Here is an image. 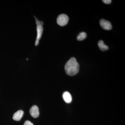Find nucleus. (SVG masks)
I'll return each instance as SVG.
<instances>
[{
  "label": "nucleus",
  "mask_w": 125,
  "mask_h": 125,
  "mask_svg": "<svg viewBox=\"0 0 125 125\" xmlns=\"http://www.w3.org/2000/svg\"><path fill=\"white\" fill-rule=\"evenodd\" d=\"M79 64L76 58L72 57L67 62L65 65V71L67 75L74 76L79 72Z\"/></svg>",
  "instance_id": "nucleus-1"
},
{
  "label": "nucleus",
  "mask_w": 125,
  "mask_h": 125,
  "mask_svg": "<svg viewBox=\"0 0 125 125\" xmlns=\"http://www.w3.org/2000/svg\"><path fill=\"white\" fill-rule=\"evenodd\" d=\"M36 20V24H37V37L35 42V45L38 46L39 43V40L42 37L43 31V27H42L43 24V22L42 21H39L37 18L34 16Z\"/></svg>",
  "instance_id": "nucleus-2"
},
{
  "label": "nucleus",
  "mask_w": 125,
  "mask_h": 125,
  "mask_svg": "<svg viewBox=\"0 0 125 125\" xmlns=\"http://www.w3.org/2000/svg\"><path fill=\"white\" fill-rule=\"evenodd\" d=\"M69 21V17L65 14L60 15L57 19V24L62 27L66 25L68 23Z\"/></svg>",
  "instance_id": "nucleus-3"
},
{
  "label": "nucleus",
  "mask_w": 125,
  "mask_h": 125,
  "mask_svg": "<svg viewBox=\"0 0 125 125\" xmlns=\"http://www.w3.org/2000/svg\"><path fill=\"white\" fill-rule=\"evenodd\" d=\"M100 25L103 29L106 30H110L112 29L111 23L108 21L102 19L100 21Z\"/></svg>",
  "instance_id": "nucleus-4"
},
{
  "label": "nucleus",
  "mask_w": 125,
  "mask_h": 125,
  "mask_svg": "<svg viewBox=\"0 0 125 125\" xmlns=\"http://www.w3.org/2000/svg\"><path fill=\"white\" fill-rule=\"evenodd\" d=\"M30 113L31 116L34 118L38 117L39 115V109L38 107L36 105H33L30 108Z\"/></svg>",
  "instance_id": "nucleus-5"
},
{
  "label": "nucleus",
  "mask_w": 125,
  "mask_h": 125,
  "mask_svg": "<svg viewBox=\"0 0 125 125\" xmlns=\"http://www.w3.org/2000/svg\"><path fill=\"white\" fill-rule=\"evenodd\" d=\"M24 114V112L22 110H20L16 112L13 116V119L16 121H19L21 120Z\"/></svg>",
  "instance_id": "nucleus-6"
},
{
  "label": "nucleus",
  "mask_w": 125,
  "mask_h": 125,
  "mask_svg": "<svg viewBox=\"0 0 125 125\" xmlns=\"http://www.w3.org/2000/svg\"><path fill=\"white\" fill-rule=\"evenodd\" d=\"M62 97L65 102L67 103H70L71 102L72 100V98L71 94L69 92H65L62 94Z\"/></svg>",
  "instance_id": "nucleus-7"
},
{
  "label": "nucleus",
  "mask_w": 125,
  "mask_h": 125,
  "mask_svg": "<svg viewBox=\"0 0 125 125\" xmlns=\"http://www.w3.org/2000/svg\"><path fill=\"white\" fill-rule=\"evenodd\" d=\"M99 48L101 51L103 52L107 51L109 49V47L105 45L103 41L102 40H99L98 43Z\"/></svg>",
  "instance_id": "nucleus-8"
},
{
  "label": "nucleus",
  "mask_w": 125,
  "mask_h": 125,
  "mask_svg": "<svg viewBox=\"0 0 125 125\" xmlns=\"http://www.w3.org/2000/svg\"><path fill=\"white\" fill-rule=\"evenodd\" d=\"M87 36V34L85 32H81L77 36V40L79 41H83L85 39Z\"/></svg>",
  "instance_id": "nucleus-9"
},
{
  "label": "nucleus",
  "mask_w": 125,
  "mask_h": 125,
  "mask_svg": "<svg viewBox=\"0 0 125 125\" xmlns=\"http://www.w3.org/2000/svg\"><path fill=\"white\" fill-rule=\"evenodd\" d=\"M23 125H34L33 123H32L29 121H25Z\"/></svg>",
  "instance_id": "nucleus-10"
},
{
  "label": "nucleus",
  "mask_w": 125,
  "mask_h": 125,
  "mask_svg": "<svg viewBox=\"0 0 125 125\" xmlns=\"http://www.w3.org/2000/svg\"><path fill=\"white\" fill-rule=\"evenodd\" d=\"M112 1L111 0H103L102 1L106 4H109L111 3Z\"/></svg>",
  "instance_id": "nucleus-11"
}]
</instances>
